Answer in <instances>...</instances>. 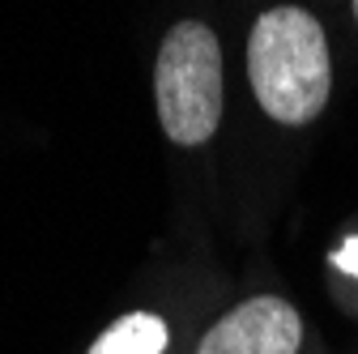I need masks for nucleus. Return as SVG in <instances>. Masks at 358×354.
<instances>
[{"mask_svg": "<svg viewBox=\"0 0 358 354\" xmlns=\"http://www.w3.org/2000/svg\"><path fill=\"white\" fill-rule=\"evenodd\" d=\"M303 320L278 295H256L227 312L205 337L196 354H299Z\"/></svg>", "mask_w": 358, "mask_h": 354, "instance_id": "7ed1b4c3", "label": "nucleus"}, {"mask_svg": "<svg viewBox=\"0 0 358 354\" xmlns=\"http://www.w3.org/2000/svg\"><path fill=\"white\" fill-rule=\"evenodd\" d=\"M166 325L162 316H150V312H128L120 316L115 325H107L90 354H162L166 350Z\"/></svg>", "mask_w": 358, "mask_h": 354, "instance_id": "20e7f679", "label": "nucleus"}, {"mask_svg": "<svg viewBox=\"0 0 358 354\" xmlns=\"http://www.w3.org/2000/svg\"><path fill=\"white\" fill-rule=\"evenodd\" d=\"M354 17H358V0H354Z\"/></svg>", "mask_w": 358, "mask_h": 354, "instance_id": "423d86ee", "label": "nucleus"}, {"mask_svg": "<svg viewBox=\"0 0 358 354\" xmlns=\"http://www.w3.org/2000/svg\"><path fill=\"white\" fill-rule=\"evenodd\" d=\"M154 99L162 132L175 146H205L227 103L222 77V43L205 22H179L158 48L154 64Z\"/></svg>", "mask_w": 358, "mask_h": 354, "instance_id": "f03ea898", "label": "nucleus"}, {"mask_svg": "<svg viewBox=\"0 0 358 354\" xmlns=\"http://www.w3.org/2000/svg\"><path fill=\"white\" fill-rule=\"evenodd\" d=\"M248 81L278 124H311L333 94L324 26L299 5H278L248 34Z\"/></svg>", "mask_w": 358, "mask_h": 354, "instance_id": "f257e3e1", "label": "nucleus"}, {"mask_svg": "<svg viewBox=\"0 0 358 354\" xmlns=\"http://www.w3.org/2000/svg\"><path fill=\"white\" fill-rule=\"evenodd\" d=\"M333 264H337V269H345V274H354V278H358V239H345V243L333 252Z\"/></svg>", "mask_w": 358, "mask_h": 354, "instance_id": "39448f33", "label": "nucleus"}]
</instances>
